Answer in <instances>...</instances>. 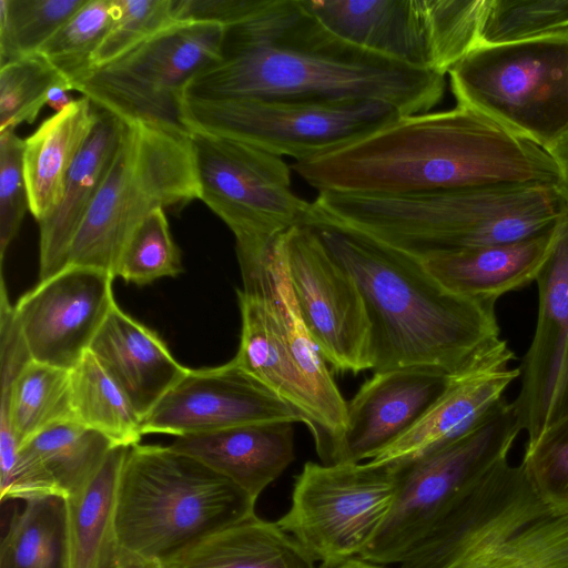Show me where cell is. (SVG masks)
<instances>
[{
	"label": "cell",
	"instance_id": "5",
	"mask_svg": "<svg viewBox=\"0 0 568 568\" xmlns=\"http://www.w3.org/2000/svg\"><path fill=\"white\" fill-rule=\"evenodd\" d=\"M236 256L242 328L233 358L302 416L323 464H335L347 400L301 316L275 240L263 250H236Z\"/></svg>",
	"mask_w": 568,
	"mask_h": 568
},
{
	"label": "cell",
	"instance_id": "16",
	"mask_svg": "<svg viewBox=\"0 0 568 568\" xmlns=\"http://www.w3.org/2000/svg\"><path fill=\"white\" fill-rule=\"evenodd\" d=\"M535 334L519 365L520 389L511 403L526 444L568 416V215L537 278Z\"/></svg>",
	"mask_w": 568,
	"mask_h": 568
},
{
	"label": "cell",
	"instance_id": "18",
	"mask_svg": "<svg viewBox=\"0 0 568 568\" xmlns=\"http://www.w3.org/2000/svg\"><path fill=\"white\" fill-rule=\"evenodd\" d=\"M113 280L69 265L21 296L14 313L32 359L71 371L116 304Z\"/></svg>",
	"mask_w": 568,
	"mask_h": 568
},
{
	"label": "cell",
	"instance_id": "9",
	"mask_svg": "<svg viewBox=\"0 0 568 568\" xmlns=\"http://www.w3.org/2000/svg\"><path fill=\"white\" fill-rule=\"evenodd\" d=\"M458 105L545 150L568 128V32L481 45L449 71Z\"/></svg>",
	"mask_w": 568,
	"mask_h": 568
},
{
	"label": "cell",
	"instance_id": "14",
	"mask_svg": "<svg viewBox=\"0 0 568 568\" xmlns=\"http://www.w3.org/2000/svg\"><path fill=\"white\" fill-rule=\"evenodd\" d=\"M203 201L235 236L237 248H264L286 230L305 223L312 202L291 187V166L281 158L231 138L190 131Z\"/></svg>",
	"mask_w": 568,
	"mask_h": 568
},
{
	"label": "cell",
	"instance_id": "40",
	"mask_svg": "<svg viewBox=\"0 0 568 568\" xmlns=\"http://www.w3.org/2000/svg\"><path fill=\"white\" fill-rule=\"evenodd\" d=\"M116 17L95 53L94 69L178 22L174 0H116Z\"/></svg>",
	"mask_w": 568,
	"mask_h": 568
},
{
	"label": "cell",
	"instance_id": "34",
	"mask_svg": "<svg viewBox=\"0 0 568 568\" xmlns=\"http://www.w3.org/2000/svg\"><path fill=\"white\" fill-rule=\"evenodd\" d=\"M87 0H0V67L39 53Z\"/></svg>",
	"mask_w": 568,
	"mask_h": 568
},
{
	"label": "cell",
	"instance_id": "38",
	"mask_svg": "<svg viewBox=\"0 0 568 568\" xmlns=\"http://www.w3.org/2000/svg\"><path fill=\"white\" fill-rule=\"evenodd\" d=\"M183 271L180 250L173 241L164 209L152 211L128 240L116 277L136 285L161 277H175Z\"/></svg>",
	"mask_w": 568,
	"mask_h": 568
},
{
	"label": "cell",
	"instance_id": "1",
	"mask_svg": "<svg viewBox=\"0 0 568 568\" xmlns=\"http://www.w3.org/2000/svg\"><path fill=\"white\" fill-rule=\"evenodd\" d=\"M445 75L419 70L348 43L301 0H266L226 28L221 59L186 87L195 100H378L402 115L429 112Z\"/></svg>",
	"mask_w": 568,
	"mask_h": 568
},
{
	"label": "cell",
	"instance_id": "33",
	"mask_svg": "<svg viewBox=\"0 0 568 568\" xmlns=\"http://www.w3.org/2000/svg\"><path fill=\"white\" fill-rule=\"evenodd\" d=\"M116 12V0H87L39 51L72 90L94 70L95 53Z\"/></svg>",
	"mask_w": 568,
	"mask_h": 568
},
{
	"label": "cell",
	"instance_id": "31",
	"mask_svg": "<svg viewBox=\"0 0 568 568\" xmlns=\"http://www.w3.org/2000/svg\"><path fill=\"white\" fill-rule=\"evenodd\" d=\"M2 538L0 568H69L65 499L23 501Z\"/></svg>",
	"mask_w": 568,
	"mask_h": 568
},
{
	"label": "cell",
	"instance_id": "11",
	"mask_svg": "<svg viewBox=\"0 0 568 568\" xmlns=\"http://www.w3.org/2000/svg\"><path fill=\"white\" fill-rule=\"evenodd\" d=\"M225 31L215 22H174L94 69L74 90L124 121L190 133L183 118L186 87L221 59Z\"/></svg>",
	"mask_w": 568,
	"mask_h": 568
},
{
	"label": "cell",
	"instance_id": "8",
	"mask_svg": "<svg viewBox=\"0 0 568 568\" xmlns=\"http://www.w3.org/2000/svg\"><path fill=\"white\" fill-rule=\"evenodd\" d=\"M200 200L190 133L145 121H124L112 164L75 235L68 265L116 277L122 251L155 209Z\"/></svg>",
	"mask_w": 568,
	"mask_h": 568
},
{
	"label": "cell",
	"instance_id": "32",
	"mask_svg": "<svg viewBox=\"0 0 568 568\" xmlns=\"http://www.w3.org/2000/svg\"><path fill=\"white\" fill-rule=\"evenodd\" d=\"M62 420H72L70 371L31 361L1 396L0 426L11 427L20 447Z\"/></svg>",
	"mask_w": 568,
	"mask_h": 568
},
{
	"label": "cell",
	"instance_id": "22",
	"mask_svg": "<svg viewBox=\"0 0 568 568\" xmlns=\"http://www.w3.org/2000/svg\"><path fill=\"white\" fill-rule=\"evenodd\" d=\"M301 2L339 39L408 67L434 71L420 0Z\"/></svg>",
	"mask_w": 568,
	"mask_h": 568
},
{
	"label": "cell",
	"instance_id": "15",
	"mask_svg": "<svg viewBox=\"0 0 568 568\" xmlns=\"http://www.w3.org/2000/svg\"><path fill=\"white\" fill-rule=\"evenodd\" d=\"M301 316L328 366L357 375L373 369L372 325L353 276L307 224L275 239Z\"/></svg>",
	"mask_w": 568,
	"mask_h": 568
},
{
	"label": "cell",
	"instance_id": "6",
	"mask_svg": "<svg viewBox=\"0 0 568 568\" xmlns=\"http://www.w3.org/2000/svg\"><path fill=\"white\" fill-rule=\"evenodd\" d=\"M397 568H568V511L508 456L474 473Z\"/></svg>",
	"mask_w": 568,
	"mask_h": 568
},
{
	"label": "cell",
	"instance_id": "24",
	"mask_svg": "<svg viewBox=\"0 0 568 568\" xmlns=\"http://www.w3.org/2000/svg\"><path fill=\"white\" fill-rule=\"evenodd\" d=\"M97 108L95 124L68 173L60 203L39 222V282L67 267L75 235L120 145L124 120Z\"/></svg>",
	"mask_w": 568,
	"mask_h": 568
},
{
	"label": "cell",
	"instance_id": "29",
	"mask_svg": "<svg viewBox=\"0 0 568 568\" xmlns=\"http://www.w3.org/2000/svg\"><path fill=\"white\" fill-rule=\"evenodd\" d=\"M130 446H113L89 481L65 499L69 568H97L114 542L113 515Z\"/></svg>",
	"mask_w": 568,
	"mask_h": 568
},
{
	"label": "cell",
	"instance_id": "46",
	"mask_svg": "<svg viewBox=\"0 0 568 568\" xmlns=\"http://www.w3.org/2000/svg\"><path fill=\"white\" fill-rule=\"evenodd\" d=\"M67 91L70 90L63 85H55L52 88L48 95L47 105L55 110V112L62 111L73 101L69 98Z\"/></svg>",
	"mask_w": 568,
	"mask_h": 568
},
{
	"label": "cell",
	"instance_id": "27",
	"mask_svg": "<svg viewBox=\"0 0 568 568\" xmlns=\"http://www.w3.org/2000/svg\"><path fill=\"white\" fill-rule=\"evenodd\" d=\"M98 118L85 97L55 112L24 140L23 172L29 211L39 223L60 203L68 173Z\"/></svg>",
	"mask_w": 568,
	"mask_h": 568
},
{
	"label": "cell",
	"instance_id": "41",
	"mask_svg": "<svg viewBox=\"0 0 568 568\" xmlns=\"http://www.w3.org/2000/svg\"><path fill=\"white\" fill-rule=\"evenodd\" d=\"M23 148L14 131L0 134V261L29 210L23 172Z\"/></svg>",
	"mask_w": 568,
	"mask_h": 568
},
{
	"label": "cell",
	"instance_id": "37",
	"mask_svg": "<svg viewBox=\"0 0 568 568\" xmlns=\"http://www.w3.org/2000/svg\"><path fill=\"white\" fill-rule=\"evenodd\" d=\"M568 32V0H490L481 45L507 44Z\"/></svg>",
	"mask_w": 568,
	"mask_h": 568
},
{
	"label": "cell",
	"instance_id": "10",
	"mask_svg": "<svg viewBox=\"0 0 568 568\" xmlns=\"http://www.w3.org/2000/svg\"><path fill=\"white\" fill-rule=\"evenodd\" d=\"M403 116L378 100H184L186 128L307 161L352 144Z\"/></svg>",
	"mask_w": 568,
	"mask_h": 568
},
{
	"label": "cell",
	"instance_id": "7",
	"mask_svg": "<svg viewBox=\"0 0 568 568\" xmlns=\"http://www.w3.org/2000/svg\"><path fill=\"white\" fill-rule=\"evenodd\" d=\"M256 499L170 445L130 446L113 515L119 547L164 565L209 536L255 515Z\"/></svg>",
	"mask_w": 568,
	"mask_h": 568
},
{
	"label": "cell",
	"instance_id": "17",
	"mask_svg": "<svg viewBox=\"0 0 568 568\" xmlns=\"http://www.w3.org/2000/svg\"><path fill=\"white\" fill-rule=\"evenodd\" d=\"M284 422L303 418L232 358L216 367L189 368L142 419V433L181 437Z\"/></svg>",
	"mask_w": 568,
	"mask_h": 568
},
{
	"label": "cell",
	"instance_id": "48",
	"mask_svg": "<svg viewBox=\"0 0 568 568\" xmlns=\"http://www.w3.org/2000/svg\"><path fill=\"white\" fill-rule=\"evenodd\" d=\"M161 568H166L165 566H161Z\"/></svg>",
	"mask_w": 568,
	"mask_h": 568
},
{
	"label": "cell",
	"instance_id": "26",
	"mask_svg": "<svg viewBox=\"0 0 568 568\" xmlns=\"http://www.w3.org/2000/svg\"><path fill=\"white\" fill-rule=\"evenodd\" d=\"M557 225L523 241L443 252L423 262L449 291L497 302L501 295L536 281L552 248Z\"/></svg>",
	"mask_w": 568,
	"mask_h": 568
},
{
	"label": "cell",
	"instance_id": "44",
	"mask_svg": "<svg viewBox=\"0 0 568 568\" xmlns=\"http://www.w3.org/2000/svg\"><path fill=\"white\" fill-rule=\"evenodd\" d=\"M161 566L130 554L119 547L114 540L102 556L97 568H161Z\"/></svg>",
	"mask_w": 568,
	"mask_h": 568
},
{
	"label": "cell",
	"instance_id": "47",
	"mask_svg": "<svg viewBox=\"0 0 568 568\" xmlns=\"http://www.w3.org/2000/svg\"><path fill=\"white\" fill-rule=\"evenodd\" d=\"M318 568H386L385 566L377 565L359 557H353L335 562H322Z\"/></svg>",
	"mask_w": 568,
	"mask_h": 568
},
{
	"label": "cell",
	"instance_id": "35",
	"mask_svg": "<svg viewBox=\"0 0 568 568\" xmlns=\"http://www.w3.org/2000/svg\"><path fill=\"white\" fill-rule=\"evenodd\" d=\"M490 0H422L432 68L446 74L481 47V32Z\"/></svg>",
	"mask_w": 568,
	"mask_h": 568
},
{
	"label": "cell",
	"instance_id": "45",
	"mask_svg": "<svg viewBox=\"0 0 568 568\" xmlns=\"http://www.w3.org/2000/svg\"><path fill=\"white\" fill-rule=\"evenodd\" d=\"M560 172V189L568 199V128L546 149Z\"/></svg>",
	"mask_w": 568,
	"mask_h": 568
},
{
	"label": "cell",
	"instance_id": "39",
	"mask_svg": "<svg viewBox=\"0 0 568 568\" xmlns=\"http://www.w3.org/2000/svg\"><path fill=\"white\" fill-rule=\"evenodd\" d=\"M520 464L538 496L554 508L568 511V416L526 444Z\"/></svg>",
	"mask_w": 568,
	"mask_h": 568
},
{
	"label": "cell",
	"instance_id": "25",
	"mask_svg": "<svg viewBox=\"0 0 568 568\" xmlns=\"http://www.w3.org/2000/svg\"><path fill=\"white\" fill-rule=\"evenodd\" d=\"M170 446L225 476L255 499L294 460L293 423H263L176 437Z\"/></svg>",
	"mask_w": 568,
	"mask_h": 568
},
{
	"label": "cell",
	"instance_id": "13",
	"mask_svg": "<svg viewBox=\"0 0 568 568\" xmlns=\"http://www.w3.org/2000/svg\"><path fill=\"white\" fill-rule=\"evenodd\" d=\"M520 432L511 403L503 398L464 435L395 466L398 488L393 507L359 558L382 566L398 565L474 473L509 455Z\"/></svg>",
	"mask_w": 568,
	"mask_h": 568
},
{
	"label": "cell",
	"instance_id": "4",
	"mask_svg": "<svg viewBox=\"0 0 568 568\" xmlns=\"http://www.w3.org/2000/svg\"><path fill=\"white\" fill-rule=\"evenodd\" d=\"M322 214L422 261L443 252L523 241L568 215L559 185L493 184L399 196L318 192Z\"/></svg>",
	"mask_w": 568,
	"mask_h": 568
},
{
	"label": "cell",
	"instance_id": "21",
	"mask_svg": "<svg viewBox=\"0 0 568 568\" xmlns=\"http://www.w3.org/2000/svg\"><path fill=\"white\" fill-rule=\"evenodd\" d=\"M113 446L74 420L55 423L21 445L11 465L0 471L1 501L67 498L89 481Z\"/></svg>",
	"mask_w": 568,
	"mask_h": 568
},
{
	"label": "cell",
	"instance_id": "3",
	"mask_svg": "<svg viewBox=\"0 0 568 568\" xmlns=\"http://www.w3.org/2000/svg\"><path fill=\"white\" fill-rule=\"evenodd\" d=\"M305 224L362 292L372 325L373 372L425 367L452 374L507 344L496 302L449 291L420 258L313 205Z\"/></svg>",
	"mask_w": 568,
	"mask_h": 568
},
{
	"label": "cell",
	"instance_id": "42",
	"mask_svg": "<svg viewBox=\"0 0 568 568\" xmlns=\"http://www.w3.org/2000/svg\"><path fill=\"white\" fill-rule=\"evenodd\" d=\"M1 396L7 395L21 371L33 361L11 306L3 277L0 293Z\"/></svg>",
	"mask_w": 568,
	"mask_h": 568
},
{
	"label": "cell",
	"instance_id": "23",
	"mask_svg": "<svg viewBox=\"0 0 568 568\" xmlns=\"http://www.w3.org/2000/svg\"><path fill=\"white\" fill-rule=\"evenodd\" d=\"M89 351L143 419L187 373L158 334L115 304Z\"/></svg>",
	"mask_w": 568,
	"mask_h": 568
},
{
	"label": "cell",
	"instance_id": "28",
	"mask_svg": "<svg viewBox=\"0 0 568 568\" xmlns=\"http://www.w3.org/2000/svg\"><path fill=\"white\" fill-rule=\"evenodd\" d=\"M166 568H315L276 523L256 515L209 536L162 565Z\"/></svg>",
	"mask_w": 568,
	"mask_h": 568
},
{
	"label": "cell",
	"instance_id": "30",
	"mask_svg": "<svg viewBox=\"0 0 568 568\" xmlns=\"http://www.w3.org/2000/svg\"><path fill=\"white\" fill-rule=\"evenodd\" d=\"M70 407L72 420L115 446L136 445L143 436L142 418L90 351L70 371Z\"/></svg>",
	"mask_w": 568,
	"mask_h": 568
},
{
	"label": "cell",
	"instance_id": "20",
	"mask_svg": "<svg viewBox=\"0 0 568 568\" xmlns=\"http://www.w3.org/2000/svg\"><path fill=\"white\" fill-rule=\"evenodd\" d=\"M449 374L425 367L374 372L347 402L336 463H362L407 432L445 389Z\"/></svg>",
	"mask_w": 568,
	"mask_h": 568
},
{
	"label": "cell",
	"instance_id": "2",
	"mask_svg": "<svg viewBox=\"0 0 568 568\" xmlns=\"http://www.w3.org/2000/svg\"><path fill=\"white\" fill-rule=\"evenodd\" d=\"M318 192L399 196L493 184L560 186L551 155L458 105L403 115L335 151L291 165Z\"/></svg>",
	"mask_w": 568,
	"mask_h": 568
},
{
	"label": "cell",
	"instance_id": "43",
	"mask_svg": "<svg viewBox=\"0 0 568 568\" xmlns=\"http://www.w3.org/2000/svg\"><path fill=\"white\" fill-rule=\"evenodd\" d=\"M266 0H174L176 21L215 22L225 28L243 22Z\"/></svg>",
	"mask_w": 568,
	"mask_h": 568
},
{
	"label": "cell",
	"instance_id": "19",
	"mask_svg": "<svg viewBox=\"0 0 568 568\" xmlns=\"http://www.w3.org/2000/svg\"><path fill=\"white\" fill-rule=\"evenodd\" d=\"M513 358L506 344L449 374L445 389L426 413L366 462L373 466H400L467 433L519 377V368H509Z\"/></svg>",
	"mask_w": 568,
	"mask_h": 568
},
{
	"label": "cell",
	"instance_id": "12",
	"mask_svg": "<svg viewBox=\"0 0 568 568\" xmlns=\"http://www.w3.org/2000/svg\"><path fill=\"white\" fill-rule=\"evenodd\" d=\"M398 469L367 462H307L295 477L290 509L276 521L314 560L361 557L396 497Z\"/></svg>",
	"mask_w": 568,
	"mask_h": 568
},
{
	"label": "cell",
	"instance_id": "36",
	"mask_svg": "<svg viewBox=\"0 0 568 568\" xmlns=\"http://www.w3.org/2000/svg\"><path fill=\"white\" fill-rule=\"evenodd\" d=\"M55 85L72 90L70 82L37 53L0 67V134L32 123Z\"/></svg>",
	"mask_w": 568,
	"mask_h": 568
}]
</instances>
